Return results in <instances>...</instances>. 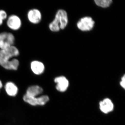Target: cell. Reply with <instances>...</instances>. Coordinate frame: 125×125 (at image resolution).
Masks as SVG:
<instances>
[{"instance_id":"cell-1","label":"cell","mask_w":125,"mask_h":125,"mask_svg":"<svg viewBox=\"0 0 125 125\" xmlns=\"http://www.w3.org/2000/svg\"><path fill=\"white\" fill-rule=\"evenodd\" d=\"M19 55V50L14 45L0 50V65L6 70H17L19 66L20 62L16 57Z\"/></svg>"},{"instance_id":"cell-2","label":"cell","mask_w":125,"mask_h":125,"mask_svg":"<svg viewBox=\"0 0 125 125\" xmlns=\"http://www.w3.org/2000/svg\"><path fill=\"white\" fill-rule=\"evenodd\" d=\"M68 23L67 12L63 10H60L57 12L55 19L49 25V29L52 32H57L64 29Z\"/></svg>"},{"instance_id":"cell-3","label":"cell","mask_w":125,"mask_h":125,"mask_svg":"<svg viewBox=\"0 0 125 125\" xmlns=\"http://www.w3.org/2000/svg\"><path fill=\"white\" fill-rule=\"evenodd\" d=\"M15 37L13 33L7 32L0 33V50L6 49L14 45Z\"/></svg>"},{"instance_id":"cell-4","label":"cell","mask_w":125,"mask_h":125,"mask_svg":"<svg viewBox=\"0 0 125 125\" xmlns=\"http://www.w3.org/2000/svg\"><path fill=\"white\" fill-rule=\"evenodd\" d=\"M23 99L25 102L32 106H43L48 102L49 98L47 95H43L38 97H28L25 94L23 97Z\"/></svg>"},{"instance_id":"cell-5","label":"cell","mask_w":125,"mask_h":125,"mask_svg":"<svg viewBox=\"0 0 125 125\" xmlns=\"http://www.w3.org/2000/svg\"><path fill=\"white\" fill-rule=\"evenodd\" d=\"M95 22L91 17L89 16L81 18L77 23V27L83 31H90L93 29Z\"/></svg>"},{"instance_id":"cell-6","label":"cell","mask_w":125,"mask_h":125,"mask_svg":"<svg viewBox=\"0 0 125 125\" xmlns=\"http://www.w3.org/2000/svg\"><path fill=\"white\" fill-rule=\"evenodd\" d=\"M6 24L8 28L13 31L19 30L22 25V22L19 16L15 14H12L8 16Z\"/></svg>"},{"instance_id":"cell-7","label":"cell","mask_w":125,"mask_h":125,"mask_svg":"<svg viewBox=\"0 0 125 125\" xmlns=\"http://www.w3.org/2000/svg\"><path fill=\"white\" fill-rule=\"evenodd\" d=\"M27 18L30 22L34 24H37L41 22L42 14L38 9H30L27 13Z\"/></svg>"},{"instance_id":"cell-8","label":"cell","mask_w":125,"mask_h":125,"mask_svg":"<svg viewBox=\"0 0 125 125\" xmlns=\"http://www.w3.org/2000/svg\"><path fill=\"white\" fill-rule=\"evenodd\" d=\"M54 81L57 83L56 88L59 92H65L69 87V81L65 76H62L56 77L55 78Z\"/></svg>"},{"instance_id":"cell-9","label":"cell","mask_w":125,"mask_h":125,"mask_svg":"<svg viewBox=\"0 0 125 125\" xmlns=\"http://www.w3.org/2000/svg\"><path fill=\"white\" fill-rule=\"evenodd\" d=\"M30 67L31 71L37 75L41 74L45 71V65L40 61H32L30 63Z\"/></svg>"},{"instance_id":"cell-10","label":"cell","mask_w":125,"mask_h":125,"mask_svg":"<svg viewBox=\"0 0 125 125\" xmlns=\"http://www.w3.org/2000/svg\"><path fill=\"white\" fill-rule=\"evenodd\" d=\"M99 107L101 111L105 114H107L113 111L114 105L111 99L106 98L100 102Z\"/></svg>"},{"instance_id":"cell-11","label":"cell","mask_w":125,"mask_h":125,"mask_svg":"<svg viewBox=\"0 0 125 125\" xmlns=\"http://www.w3.org/2000/svg\"><path fill=\"white\" fill-rule=\"evenodd\" d=\"M43 89L38 85H32L28 88L25 95L30 97H35L42 93Z\"/></svg>"},{"instance_id":"cell-12","label":"cell","mask_w":125,"mask_h":125,"mask_svg":"<svg viewBox=\"0 0 125 125\" xmlns=\"http://www.w3.org/2000/svg\"><path fill=\"white\" fill-rule=\"evenodd\" d=\"M5 89L6 93L9 96L14 97L18 94V87L13 82H8L6 83L5 85Z\"/></svg>"},{"instance_id":"cell-13","label":"cell","mask_w":125,"mask_h":125,"mask_svg":"<svg viewBox=\"0 0 125 125\" xmlns=\"http://www.w3.org/2000/svg\"><path fill=\"white\" fill-rule=\"evenodd\" d=\"M94 1L97 5L102 8L109 7L112 3V0H95Z\"/></svg>"},{"instance_id":"cell-14","label":"cell","mask_w":125,"mask_h":125,"mask_svg":"<svg viewBox=\"0 0 125 125\" xmlns=\"http://www.w3.org/2000/svg\"><path fill=\"white\" fill-rule=\"evenodd\" d=\"M7 18L8 16L6 11L3 10H0V19L4 21L7 19Z\"/></svg>"},{"instance_id":"cell-15","label":"cell","mask_w":125,"mask_h":125,"mask_svg":"<svg viewBox=\"0 0 125 125\" xmlns=\"http://www.w3.org/2000/svg\"><path fill=\"white\" fill-rule=\"evenodd\" d=\"M120 85L121 87L125 90V74L121 78V80L120 82Z\"/></svg>"},{"instance_id":"cell-16","label":"cell","mask_w":125,"mask_h":125,"mask_svg":"<svg viewBox=\"0 0 125 125\" xmlns=\"http://www.w3.org/2000/svg\"><path fill=\"white\" fill-rule=\"evenodd\" d=\"M3 22H4V21L3 20L0 19V26H1L3 24Z\"/></svg>"},{"instance_id":"cell-17","label":"cell","mask_w":125,"mask_h":125,"mask_svg":"<svg viewBox=\"0 0 125 125\" xmlns=\"http://www.w3.org/2000/svg\"><path fill=\"white\" fill-rule=\"evenodd\" d=\"M2 83L1 81L0 80V89L2 88Z\"/></svg>"}]
</instances>
